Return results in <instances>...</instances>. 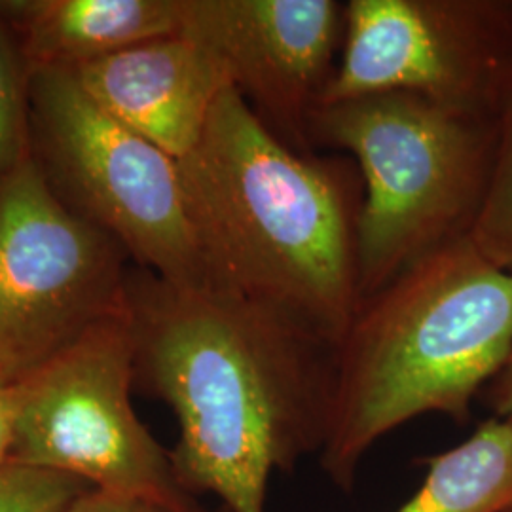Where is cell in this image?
<instances>
[{"label":"cell","instance_id":"obj_1","mask_svg":"<svg viewBox=\"0 0 512 512\" xmlns=\"http://www.w3.org/2000/svg\"><path fill=\"white\" fill-rule=\"evenodd\" d=\"M135 384L179 423L173 467L190 495L266 512L275 473L329 437L336 346L272 306L128 274Z\"/></svg>","mask_w":512,"mask_h":512},{"label":"cell","instance_id":"obj_2","mask_svg":"<svg viewBox=\"0 0 512 512\" xmlns=\"http://www.w3.org/2000/svg\"><path fill=\"white\" fill-rule=\"evenodd\" d=\"M179 169L211 291L272 306L338 348L361 304L357 165L285 145L230 86Z\"/></svg>","mask_w":512,"mask_h":512},{"label":"cell","instance_id":"obj_3","mask_svg":"<svg viewBox=\"0 0 512 512\" xmlns=\"http://www.w3.org/2000/svg\"><path fill=\"white\" fill-rule=\"evenodd\" d=\"M511 353L512 272L469 238L421 256L361 300L336 348L321 471L353 492L368 452L397 427L423 414L465 423Z\"/></svg>","mask_w":512,"mask_h":512},{"label":"cell","instance_id":"obj_4","mask_svg":"<svg viewBox=\"0 0 512 512\" xmlns=\"http://www.w3.org/2000/svg\"><path fill=\"white\" fill-rule=\"evenodd\" d=\"M499 118L412 93L319 105L308 143L346 150L363 179L361 300L421 256L469 238L494 167Z\"/></svg>","mask_w":512,"mask_h":512},{"label":"cell","instance_id":"obj_5","mask_svg":"<svg viewBox=\"0 0 512 512\" xmlns=\"http://www.w3.org/2000/svg\"><path fill=\"white\" fill-rule=\"evenodd\" d=\"M29 124L44 158L38 165L71 209L139 268L175 287L211 291L179 160L99 109L71 69H29Z\"/></svg>","mask_w":512,"mask_h":512},{"label":"cell","instance_id":"obj_6","mask_svg":"<svg viewBox=\"0 0 512 512\" xmlns=\"http://www.w3.org/2000/svg\"><path fill=\"white\" fill-rule=\"evenodd\" d=\"M135 344L126 310L16 384L14 463L71 476L88 488L188 505L171 452L131 404Z\"/></svg>","mask_w":512,"mask_h":512},{"label":"cell","instance_id":"obj_7","mask_svg":"<svg viewBox=\"0 0 512 512\" xmlns=\"http://www.w3.org/2000/svg\"><path fill=\"white\" fill-rule=\"evenodd\" d=\"M126 251L29 154L0 184V385L18 384L126 310Z\"/></svg>","mask_w":512,"mask_h":512},{"label":"cell","instance_id":"obj_8","mask_svg":"<svg viewBox=\"0 0 512 512\" xmlns=\"http://www.w3.org/2000/svg\"><path fill=\"white\" fill-rule=\"evenodd\" d=\"M512 90V2L351 0L342 55L323 103L412 93L499 118Z\"/></svg>","mask_w":512,"mask_h":512},{"label":"cell","instance_id":"obj_9","mask_svg":"<svg viewBox=\"0 0 512 512\" xmlns=\"http://www.w3.org/2000/svg\"><path fill=\"white\" fill-rule=\"evenodd\" d=\"M181 33L219 59L230 84L285 145L311 152V114L344 46V2L183 0Z\"/></svg>","mask_w":512,"mask_h":512},{"label":"cell","instance_id":"obj_10","mask_svg":"<svg viewBox=\"0 0 512 512\" xmlns=\"http://www.w3.org/2000/svg\"><path fill=\"white\" fill-rule=\"evenodd\" d=\"M93 103L122 126L183 160L198 145L230 78L198 40L154 38L71 69Z\"/></svg>","mask_w":512,"mask_h":512},{"label":"cell","instance_id":"obj_11","mask_svg":"<svg viewBox=\"0 0 512 512\" xmlns=\"http://www.w3.org/2000/svg\"><path fill=\"white\" fill-rule=\"evenodd\" d=\"M29 69H74L154 38L181 33L183 0H6Z\"/></svg>","mask_w":512,"mask_h":512},{"label":"cell","instance_id":"obj_12","mask_svg":"<svg viewBox=\"0 0 512 512\" xmlns=\"http://www.w3.org/2000/svg\"><path fill=\"white\" fill-rule=\"evenodd\" d=\"M420 490L395 512H505L512 507V421L494 416L427 459Z\"/></svg>","mask_w":512,"mask_h":512},{"label":"cell","instance_id":"obj_13","mask_svg":"<svg viewBox=\"0 0 512 512\" xmlns=\"http://www.w3.org/2000/svg\"><path fill=\"white\" fill-rule=\"evenodd\" d=\"M469 241L497 268L512 272V90L499 114L494 167Z\"/></svg>","mask_w":512,"mask_h":512},{"label":"cell","instance_id":"obj_14","mask_svg":"<svg viewBox=\"0 0 512 512\" xmlns=\"http://www.w3.org/2000/svg\"><path fill=\"white\" fill-rule=\"evenodd\" d=\"M29 67L0 18V184L29 156Z\"/></svg>","mask_w":512,"mask_h":512},{"label":"cell","instance_id":"obj_15","mask_svg":"<svg viewBox=\"0 0 512 512\" xmlns=\"http://www.w3.org/2000/svg\"><path fill=\"white\" fill-rule=\"evenodd\" d=\"M86 490L71 476L21 463L0 467V512H63Z\"/></svg>","mask_w":512,"mask_h":512},{"label":"cell","instance_id":"obj_16","mask_svg":"<svg viewBox=\"0 0 512 512\" xmlns=\"http://www.w3.org/2000/svg\"><path fill=\"white\" fill-rule=\"evenodd\" d=\"M63 512H230L224 507L209 511L202 507L198 501L188 505H171L152 499L141 497H128V495L107 494L99 490H86L78 495L73 503Z\"/></svg>","mask_w":512,"mask_h":512},{"label":"cell","instance_id":"obj_17","mask_svg":"<svg viewBox=\"0 0 512 512\" xmlns=\"http://www.w3.org/2000/svg\"><path fill=\"white\" fill-rule=\"evenodd\" d=\"M18 431V389L0 385V467L14 463Z\"/></svg>","mask_w":512,"mask_h":512},{"label":"cell","instance_id":"obj_18","mask_svg":"<svg viewBox=\"0 0 512 512\" xmlns=\"http://www.w3.org/2000/svg\"><path fill=\"white\" fill-rule=\"evenodd\" d=\"M486 399L497 418L512 421V353L507 365L503 366L501 372L490 382Z\"/></svg>","mask_w":512,"mask_h":512},{"label":"cell","instance_id":"obj_19","mask_svg":"<svg viewBox=\"0 0 512 512\" xmlns=\"http://www.w3.org/2000/svg\"><path fill=\"white\" fill-rule=\"evenodd\" d=\"M505 512H512V507H511V509H509V511H505Z\"/></svg>","mask_w":512,"mask_h":512}]
</instances>
